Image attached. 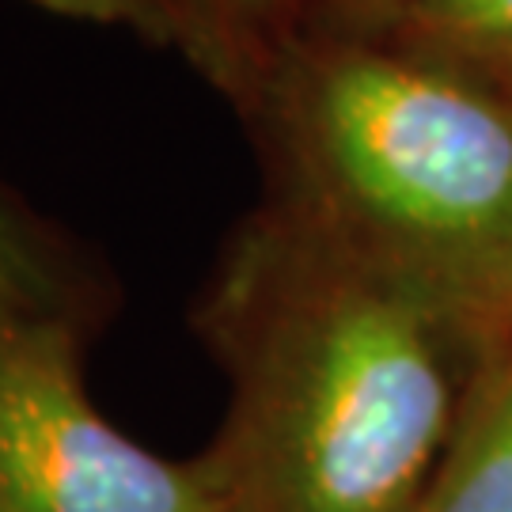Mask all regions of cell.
I'll use <instances>...</instances> for the list:
<instances>
[{
	"mask_svg": "<svg viewBox=\"0 0 512 512\" xmlns=\"http://www.w3.org/2000/svg\"><path fill=\"white\" fill-rule=\"evenodd\" d=\"M54 311H76L69 281L50 258L46 239L0 190V330Z\"/></svg>",
	"mask_w": 512,
	"mask_h": 512,
	"instance_id": "obj_6",
	"label": "cell"
},
{
	"mask_svg": "<svg viewBox=\"0 0 512 512\" xmlns=\"http://www.w3.org/2000/svg\"><path fill=\"white\" fill-rule=\"evenodd\" d=\"M300 0H183V50L232 88H262L296 42Z\"/></svg>",
	"mask_w": 512,
	"mask_h": 512,
	"instance_id": "obj_5",
	"label": "cell"
},
{
	"mask_svg": "<svg viewBox=\"0 0 512 512\" xmlns=\"http://www.w3.org/2000/svg\"><path fill=\"white\" fill-rule=\"evenodd\" d=\"M410 512H512V330L486 349L456 433Z\"/></svg>",
	"mask_w": 512,
	"mask_h": 512,
	"instance_id": "obj_4",
	"label": "cell"
},
{
	"mask_svg": "<svg viewBox=\"0 0 512 512\" xmlns=\"http://www.w3.org/2000/svg\"><path fill=\"white\" fill-rule=\"evenodd\" d=\"M27 4L99 27H129L137 35L175 46H183L186 35L183 0H27Z\"/></svg>",
	"mask_w": 512,
	"mask_h": 512,
	"instance_id": "obj_8",
	"label": "cell"
},
{
	"mask_svg": "<svg viewBox=\"0 0 512 512\" xmlns=\"http://www.w3.org/2000/svg\"><path fill=\"white\" fill-rule=\"evenodd\" d=\"M0 512H224L205 456L122 437L84 387L76 311L0 330Z\"/></svg>",
	"mask_w": 512,
	"mask_h": 512,
	"instance_id": "obj_3",
	"label": "cell"
},
{
	"mask_svg": "<svg viewBox=\"0 0 512 512\" xmlns=\"http://www.w3.org/2000/svg\"><path fill=\"white\" fill-rule=\"evenodd\" d=\"M406 19L440 57L478 61L490 73L512 61V0H410Z\"/></svg>",
	"mask_w": 512,
	"mask_h": 512,
	"instance_id": "obj_7",
	"label": "cell"
},
{
	"mask_svg": "<svg viewBox=\"0 0 512 512\" xmlns=\"http://www.w3.org/2000/svg\"><path fill=\"white\" fill-rule=\"evenodd\" d=\"M258 92L285 202L482 334L512 330L509 95L361 38H296Z\"/></svg>",
	"mask_w": 512,
	"mask_h": 512,
	"instance_id": "obj_2",
	"label": "cell"
},
{
	"mask_svg": "<svg viewBox=\"0 0 512 512\" xmlns=\"http://www.w3.org/2000/svg\"><path fill=\"white\" fill-rule=\"evenodd\" d=\"M334 4H342L349 12H391V8L406 12L410 0H334Z\"/></svg>",
	"mask_w": 512,
	"mask_h": 512,
	"instance_id": "obj_9",
	"label": "cell"
},
{
	"mask_svg": "<svg viewBox=\"0 0 512 512\" xmlns=\"http://www.w3.org/2000/svg\"><path fill=\"white\" fill-rule=\"evenodd\" d=\"M202 334L232 384L202 452L224 512H410L501 338L293 202L236 236Z\"/></svg>",
	"mask_w": 512,
	"mask_h": 512,
	"instance_id": "obj_1",
	"label": "cell"
},
{
	"mask_svg": "<svg viewBox=\"0 0 512 512\" xmlns=\"http://www.w3.org/2000/svg\"><path fill=\"white\" fill-rule=\"evenodd\" d=\"M494 76H497V88L512 99V61L509 65H501V69H494Z\"/></svg>",
	"mask_w": 512,
	"mask_h": 512,
	"instance_id": "obj_10",
	"label": "cell"
}]
</instances>
